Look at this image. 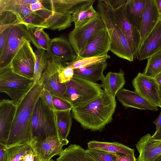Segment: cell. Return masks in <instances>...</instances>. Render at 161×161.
Masks as SVG:
<instances>
[{"mask_svg": "<svg viewBox=\"0 0 161 161\" xmlns=\"http://www.w3.org/2000/svg\"><path fill=\"white\" fill-rule=\"evenodd\" d=\"M116 107L115 99L103 90L96 98L73 107L71 114L72 117L84 129L100 131L112 121Z\"/></svg>", "mask_w": 161, "mask_h": 161, "instance_id": "6da1fadb", "label": "cell"}, {"mask_svg": "<svg viewBox=\"0 0 161 161\" xmlns=\"http://www.w3.org/2000/svg\"><path fill=\"white\" fill-rule=\"evenodd\" d=\"M43 86L39 80L17 105L14 118L6 145L7 148L32 141L31 125L34 108Z\"/></svg>", "mask_w": 161, "mask_h": 161, "instance_id": "7a4b0ae2", "label": "cell"}, {"mask_svg": "<svg viewBox=\"0 0 161 161\" xmlns=\"http://www.w3.org/2000/svg\"><path fill=\"white\" fill-rule=\"evenodd\" d=\"M97 11L109 34L111 41L110 51L121 58L133 61V56L128 43L116 22L112 9L103 0H99Z\"/></svg>", "mask_w": 161, "mask_h": 161, "instance_id": "3957f363", "label": "cell"}, {"mask_svg": "<svg viewBox=\"0 0 161 161\" xmlns=\"http://www.w3.org/2000/svg\"><path fill=\"white\" fill-rule=\"evenodd\" d=\"M31 133V143L50 136H57L60 137L57 125L56 111L49 108L41 93L33 111Z\"/></svg>", "mask_w": 161, "mask_h": 161, "instance_id": "277c9868", "label": "cell"}, {"mask_svg": "<svg viewBox=\"0 0 161 161\" xmlns=\"http://www.w3.org/2000/svg\"><path fill=\"white\" fill-rule=\"evenodd\" d=\"M65 84L67 94L73 107L81 105L96 98L103 91L101 84L74 75Z\"/></svg>", "mask_w": 161, "mask_h": 161, "instance_id": "5b68a950", "label": "cell"}, {"mask_svg": "<svg viewBox=\"0 0 161 161\" xmlns=\"http://www.w3.org/2000/svg\"><path fill=\"white\" fill-rule=\"evenodd\" d=\"M34 84L33 79L15 74L10 66L0 69V92L6 93L17 105Z\"/></svg>", "mask_w": 161, "mask_h": 161, "instance_id": "8992f818", "label": "cell"}, {"mask_svg": "<svg viewBox=\"0 0 161 161\" xmlns=\"http://www.w3.org/2000/svg\"><path fill=\"white\" fill-rule=\"evenodd\" d=\"M65 66L59 59L49 57L47 66L39 80L42 83L43 88L48 90L52 96L72 105L67 94L65 83H61L59 80V72Z\"/></svg>", "mask_w": 161, "mask_h": 161, "instance_id": "52a82bcc", "label": "cell"}, {"mask_svg": "<svg viewBox=\"0 0 161 161\" xmlns=\"http://www.w3.org/2000/svg\"><path fill=\"white\" fill-rule=\"evenodd\" d=\"M36 56L30 42L26 38L12 58L10 66L12 71L19 75L33 79Z\"/></svg>", "mask_w": 161, "mask_h": 161, "instance_id": "ba28073f", "label": "cell"}, {"mask_svg": "<svg viewBox=\"0 0 161 161\" xmlns=\"http://www.w3.org/2000/svg\"><path fill=\"white\" fill-rule=\"evenodd\" d=\"M25 38L29 41L27 28L25 25L20 24L11 26L7 40L0 49V69L10 66L12 58Z\"/></svg>", "mask_w": 161, "mask_h": 161, "instance_id": "9c48e42d", "label": "cell"}, {"mask_svg": "<svg viewBox=\"0 0 161 161\" xmlns=\"http://www.w3.org/2000/svg\"><path fill=\"white\" fill-rule=\"evenodd\" d=\"M105 28L99 15L86 24L75 28L69 33L68 39L76 55H79L92 37Z\"/></svg>", "mask_w": 161, "mask_h": 161, "instance_id": "30bf717a", "label": "cell"}, {"mask_svg": "<svg viewBox=\"0 0 161 161\" xmlns=\"http://www.w3.org/2000/svg\"><path fill=\"white\" fill-rule=\"evenodd\" d=\"M125 3L118 8L112 9L116 22L127 40L135 60L137 58L140 43V32L128 20L125 12Z\"/></svg>", "mask_w": 161, "mask_h": 161, "instance_id": "8fae6325", "label": "cell"}, {"mask_svg": "<svg viewBox=\"0 0 161 161\" xmlns=\"http://www.w3.org/2000/svg\"><path fill=\"white\" fill-rule=\"evenodd\" d=\"M32 0H0V12L10 11L18 17L21 24L29 27L35 25L39 21L36 12H32L29 5Z\"/></svg>", "mask_w": 161, "mask_h": 161, "instance_id": "7c38bea8", "label": "cell"}, {"mask_svg": "<svg viewBox=\"0 0 161 161\" xmlns=\"http://www.w3.org/2000/svg\"><path fill=\"white\" fill-rule=\"evenodd\" d=\"M69 142L67 139H62L58 136H53L31 144L41 161H50L54 156L61 155L64 150L63 147Z\"/></svg>", "mask_w": 161, "mask_h": 161, "instance_id": "4fadbf2b", "label": "cell"}, {"mask_svg": "<svg viewBox=\"0 0 161 161\" xmlns=\"http://www.w3.org/2000/svg\"><path fill=\"white\" fill-rule=\"evenodd\" d=\"M135 91L158 107L160 106L159 85L154 78L139 73L132 81Z\"/></svg>", "mask_w": 161, "mask_h": 161, "instance_id": "5bb4252c", "label": "cell"}, {"mask_svg": "<svg viewBox=\"0 0 161 161\" xmlns=\"http://www.w3.org/2000/svg\"><path fill=\"white\" fill-rule=\"evenodd\" d=\"M36 13L43 19L40 26L44 29L61 31L70 27L73 22L71 14L54 11L43 6Z\"/></svg>", "mask_w": 161, "mask_h": 161, "instance_id": "9a60e30c", "label": "cell"}, {"mask_svg": "<svg viewBox=\"0 0 161 161\" xmlns=\"http://www.w3.org/2000/svg\"><path fill=\"white\" fill-rule=\"evenodd\" d=\"M110 47V39L106 28L91 38L78 56L87 57L107 55Z\"/></svg>", "mask_w": 161, "mask_h": 161, "instance_id": "2e32d148", "label": "cell"}, {"mask_svg": "<svg viewBox=\"0 0 161 161\" xmlns=\"http://www.w3.org/2000/svg\"><path fill=\"white\" fill-rule=\"evenodd\" d=\"M160 18V14L155 0H146L140 30L141 41L139 49Z\"/></svg>", "mask_w": 161, "mask_h": 161, "instance_id": "e0dca14e", "label": "cell"}, {"mask_svg": "<svg viewBox=\"0 0 161 161\" xmlns=\"http://www.w3.org/2000/svg\"><path fill=\"white\" fill-rule=\"evenodd\" d=\"M47 52L49 57L59 59L66 66L77 55L68 38L64 36L51 39Z\"/></svg>", "mask_w": 161, "mask_h": 161, "instance_id": "ac0fdd59", "label": "cell"}, {"mask_svg": "<svg viewBox=\"0 0 161 161\" xmlns=\"http://www.w3.org/2000/svg\"><path fill=\"white\" fill-rule=\"evenodd\" d=\"M17 105L12 100L0 102V143L6 144L14 118Z\"/></svg>", "mask_w": 161, "mask_h": 161, "instance_id": "d6986e66", "label": "cell"}, {"mask_svg": "<svg viewBox=\"0 0 161 161\" xmlns=\"http://www.w3.org/2000/svg\"><path fill=\"white\" fill-rule=\"evenodd\" d=\"M135 146L139 153L136 161H154L161 154L159 140L153 139L149 133L141 137Z\"/></svg>", "mask_w": 161, "mask_h": 161, "instance_id": "ffe728a7", "label": "cell"}, {"mask_svg": "<svg viewBox=\"0 0 161 161\" xmlns=\"http://www.w3.org/2000/svg\"><path fill=\"white\" fill-rule=\"evenodd\" d=\"M161 51V18L141 45L136 59H147Z\"/></svg>", "mask_w": 161, "mask_h": 161, "instance_id": "44dd1931", "label": "cell"}, {"mask_svg": "<svg viewBox=\"0 0 161 161\" xmlns=\"http://www.w3.org/2000/svg\"><path fill=\"white\" fill-rule=\"evenodd\" d=\"M118 100L125 108L141 110L158 111L157 107L144 99L136 92L122 88L116 94Z\"/></svg>", "mask_w": 161, "mask_h": 161, "instance_id": "7402d4cb", "label": "cell"}, {"mask_svg": "<svg viewBox=\"0 0 161 161\" xmlns=\"http://www.w3.org/2000/svg\"><path fill=\"white\" fill-rule=\"evenodd\" d=\"M94 0H41L42 5L53 11L71 14L75 13L82 7L93 4Z\"/></svg>", "mask_w": 161, "mask_h": 161, "instance_id": "603a6c76", "label": "cell"}, {"mask_svg": "<svg viewBox=\"0 0 161 161\" xmlns=\"http://www.w3.org/2000/svg\"><path fill=\"white\" fill-rule=\"evenodd\" d=\"M108 65L106 61L75 69H74V75L94 83L99 80L102 81L105 77L103 71Z\"/></svg>", "mask_w": 161, "mask_h": 161, "instance_id": "cb8c5ba5", "label": "cell"}, {"mask_svg": "<svg viewBox=\"0 0 161 161\" xmlns=\"http://www.w3.org/2000/svg\"><path fill=\"white\" fill-rule=\"evenodd\" d=\"M102 81L101 85L103 90L115 98L117 93L123 88L125 84L124 72L121 69L117 73L109 72Z\"/></svg>", "mask_w": 161, "mask_h": 161, "instance_id": "d4e9b609", "label": "cell"}, {"mask_svg": "<svg viewBox=\"0 0 161 161\" xmlns=\"http://www.w3.org/2000/svg\"><path fill=\"white\" fill-rule=\"evenodd\" d=\"M146 0H127L125 12L129 22L139 31Z\"/></svg>", "mask_w": 161, "mask_h": 161, "instance_id": "484cf974", "label": "cell"}, {"mask_svg": "<svg viewBox=\"0 0 161 161\" xmlns=\"http://www.w3.org/2000/svg\"><path fill=\"white\" fill-rule=\"evenodd\" d=\"M56 161H99L80 146L71 144L64 150Z\"/></svg>", "mask_w": 161, "mask_h": 161, "instance_id": "4316f807", "label": "cell"}, {"mask_svg": "<svg viewBox=\"0 0 161 161\" xmlns=\"http://www.w3.org/2000/svg\"><path fill=\"white\" fill-rule=\"evenodd\" d=\"M89 149H95L113 153L134 155V150L117 142H109L92 141L87 143Z\"/></svg>", "mask_w": 161, "mask_h": 161, "instance_id": "83f0119b", "label": "cell"}, {"mask_svg": "<svg viewBox=\"0 0 161 161\" xmlns=\"http://www.w3.org/2000/svg\"><path fill=\"white\" fill-rule=\"evenodd\" d=\"M27 29L29 41L36 49L47 51L51 39L48 34L44 31V29L41 26H37L27 28Z\"/></svg>", "mask_w": 161, "mask_h": 161, "instance_id": "f1b7e54d", "label": "cell"}, {"mask_svg": "<svg viewBox=\"0 0 161 161\" xmlns=\"http://www.w3.org/2000/svg\"><path fill=\"white\" fill-rule=\"evenodd\" d=\"M93 4L84 5L72 15L75 28L82 26L96 18L99 14L94 8Z\"/></svg>", "mask_w": 161, "mask_h": 161, "instance_id": "f546056e", "label": "cell"}, {"mask_svg": "<svg viewBox=\"0 0 161 161\" xmlns=\"http://www.w3.org/2000/svg\"><path fill=\"white\" fill-rule=\"evenodd\" d=\"M72 110L56 111L58 130L60 137L67 139L72 124Z\"/></svg>", "mask_w": 161, "mask_h": 161, "instance_id": "4dcf8cb0", "label": "cell"}, {"mask_svg": "<svg viewBox=\"0 0 161 161\" xmlns=\"http://www.w3.org/2000/svg\"><path fill=\"white\" fill-rule=\"evenodd\" d=\"M110 58V56L108 54L87 57H81L76 55L72 61L67 62L66 65L75 69L106 61Z\"/></svg>", "mask_w": 161, "mask_h": 161, "instance_id": "1f68e13d", "label": "cell"}, {"mask_svg": "<svg viewBox=\"0 0 161 161\" xmlns=\"http://www.w3.org/2000/svg\"><path fill=\"white\" fill-rule=\"evenodd\" d=\"M36 61L34 67V82L36 83L40 80L47 66L49 56L44 50L36 49L35 52Z\"/></svg>", "mask_w": 161, "mask_h": 161, "instance_id": "d6a6232c", "label": "cell"}, {"mask_svg": "<svg viewBox=\"0 0 161 161\" xmlns=\"http://www.w3.org/2000/svg\"><path fill=\"white\" fill-rule=\"evenodd\" d=\"M10 161H20L27 155L35 152L31 143L8 148Z\"/></svg>", "mask_w": 161, "mask_h": 161, "instance_id": "836d02e7", "label": "cell"}, {"mask_svg": "<svg viewBox=\"0 0 161 161\" xmlns=\"http://www.w3.org/2000/svg\"><path fill=\"white\" fill-rule=\"evenodd\" d=\"M161 72V51L147 58V65L143 73L146 75L155 78Z\"/></svg>", "mask_w": 161, "mask_h": 161, "instance_id": "e575fe53", "label": "cell"}, {"mask_svg": "<svg viewBox=\"0 0 161 161\" xmlns=\"http://www.w3.org/2000/svg\"><path fill=\"white\" fill-rule=\"evenodd\" d=\"M87 152L99 161H116L115 153L95 149L86 150Z\"/></svg>", "mask_w": 161, "mask_h": 161, "instance_id": "d590c367", "label": "cell"}, {"mask_svg": "<svg viewBox=\"0 0 161 161\" xmlns=\"http://www.w3.org/2000/svg\"><path fill=\"white\" fill-rule=\"evenodd\" d=\"M74 74V69L69 66L63 67L59 73L60 82L61 83H65L69 81Z\"/></svg>", "mask_w": 161, "mask_h": 161, "instance_id": "8d00e7d4", "label": "cell"}, {"mask_svg": "<svg viewBox=\"0 0 161 161\" xmlns=\"http://www.w3.org/2000/svg\"><path fill=\"white\" fill-rule=\"evenodd\" d=\"M53 103L56 110L72 109L73 106L69 103L56 97L52 96Z\"/></svg>", "mask_w": 161, "mask_h": 161, "instance_id": "74e56055", "label": "cell"}, {"mask_svg": "<svg viewBox=\"0 0 161 161\" xmlns=\"http://www.w3.org/2000/svg\"><path fill=\"white\" fill-rule=\"evenodd\" d=\"M41 95L49 108L51 110L55 111L56 109L53 104L52 96L49 92L48 90L43 88L42 92Z\"/></svg>", "mask_w": 161, "mask_h": 161, "instance_id": "f35d334b", "label": "cell"}, {"mask_svg": "<svg viewBox=\"0 0 161 161\" xmlns=\"http://www.w3.org/2000/svg\"><path fill=\"white\" fill-rule=\"evenodd\" d=\"M0 161H10L8 148L5 144L0 143Z\"/></svg>", "mask_w": 161, "mask_h": 161, "instance_id": "ab89813d", "label": "cell"}, {"mask_svg": "<svg viewBox=\"0 0 161 161\" xmlns=\"http://www.w3.org/2000/svg\"><path fill=\"white\" fill-rule=\"evenodd\" d=\"M127 0H107L103 1L109 7L113 9H115L121 7L125 3Z\"/></svg>", "mask_w": 161, "mask_h": 161, "instance_id": "60d3db41", "label": "cell"}, {"mask_svg": "<svg viewBox=\"0 0 161 161\" xmlns=\"http://www.w3.org/2000/svg\"><path fill=\"white\" fill-rule=\"evenodd\" d=\"M115 154L116 158V161H136L135 156L119 153Z\"/></svg>", "mask_w": 161, "mask_h": 161, "instance_id": "b9f144b4", "label": "cell"}, {"mask_svg": "<svg viewBox=\"0 0 161 161\" xmlns=\"http://www.w3.org/2000/svg\"><path fill=\"white\" fill-rule=\"evenodd\" d=\"M30 10L36 12L41 9L43 7L41 0H32L29 5Z\"/></svg>", "mask_w": 161, "mask_h": 161, "instance_id": "7bdbcfd3", "label": "cell"}, {"mask_svg": "<svg viewBox=\"0 0 161 161\" xmlns=\"http://www.w3.org/2000/svg\"><path fill=\"white\" fill-rule=\"evenodd\" d=\"M10 27H8L0 32V49L3 47L7 40Z\"/></svg>", "mask_w": 161, "mask_h": 161, "instance_id": "ee69618b", "label": "cell"}, {"mask_svg": "<svg viewBox=\"0 0 161 161\" xmlns=\"http://www.w3.org/2000/svg\"><path fill=\"white\" fill-rule=\"evenodd\" d=\"M156 125V130L154 133H157L161 128V111L158 117L153 121Z\"/></svg>", "mask_w": 161, "mask_h": 161, "instance_id": "f6af8a7d", "label": "cell"}, {"mask_svg": "<svg viewBox=\"0 0 161 161\" xmlns=\"http://www.w3.org/2000/svg\"><path fill=\"white\" fill-rule=\"evenodd\" d=\"M36 154L35 152L26 155L23 158L24 161H35Z\"/></svg>", "mask_w": 161, "mask_h": 161, "instance_id": "bcb514c9", "label": "cell"}, {"mask_svg": "<svg viewBox=\"0 0 161 161\" xmlns=\"http://www.w3.org/2000/svg\"><path fill=\"white\" fill-rule=\"evenodd\" d=\"M152 138L156 140L161 139V128L157 133L152 136Z\"/></svg>", "mask_w": 161, "mask_h": 161, "instance_id": "7dc6e473", "label": "cell"}, {"mask_svg": "<svg viewBox=\"0 0 161 161\" xmlns=\"http://www.w3.org/2000/svg\"><path fill=\"white\" fill-rule=\"evenodd\" d=\"M154 78L159 85L161 86V72L157 75Z\"/></svg>", "mask_w": 161, "mask_h": 161, "instance_id": "c3c4849f", "label": "cell"}, {"mask_svg": "<svg viewBox=\"0 0 161 161\" xmlns=\"http://www.w3.org/2000/svg\"><path fill=\"white\" fill-rule=\"evenodd\" d=\"M159 12L161 13V0H155Z\"/></svg>", "mask_w": 161, "mask_h": 161, "instance_id": "681fc988", "label": "cell"}, {"mask_svg": "<svg viewBox=\"0 0 161 161\" xmlns=\"http://www.w3.org/2000/svg\"><path fill=\"white\" fill-rule=\"evenodd\" d=\"M159 96L160 98V106L161 108V86H159Z\"/></svg>", "mask_w": 161, "mask_h": 161, "instance_id": "f907efd6", "label": "cell"}, {"mask_svg": "<svg viewBox=\"0 0 161 161\" xmlns=\"http://www.w3.org/2000/svg\"><path fill=\"white\" fill-rule=\"evenodd\" d=\"M154 161H161V154L158 155Z\"/></svg>", "mask_w": 161, "mask_h": 161, "instance_id": "816d5d0a", "label": "cell"}, {"mask_svg": "<svg viewBox=\"0 0 161 161\" xmlns=\"http://www.w3.org/2000/svg\"><path fill=\"white\" fill-rule=\"evenodd\" d=\"M35 161H41L38 158L37 155L36 156ZM50 161H53L52 160H51Z\"/></svg>", "mask_w": 161, "mask_h": 161, "instance_id": "f5cc1de1", "label": "cell"}, {"mask_svg": "<svg viewBox=\"0 0 161 161\" xmlns=\"http://www.w3.org/2000/svg\"><path fill=\"white\" fill-rule=\"evenodd\" d=\"M160 142V145H161V140H159Z\"/></svg>", "mask_w": 161, "mask_h": 161, "instance_id": "db71d44e", "label": "cell"}, {"mask_svg": "<svg viewBox=\"0 0 161 161\" xmlns=\"http://www.w3.org/2000/svg\"><path fill=\"white\" fill-rule=\"evenodd\" d=\"M20 161H24V159H22V160H20Z\"/></svg>", "mask_w": 161, "mask_h": 161, "instance_id": "11a10c76", "label": "cell"}, {"mask_svg": "<svg viewBox=\"0 0 161 161\" xmlns=\"http://www.w3.org/2000/svg\"><path fill=\"white\" fill-rule=\"evenodd\" d=\"M160 17L161 18V13H160Z\"/></svg>", "mask_w": 161, "mask_h": 161, "instance_id": "9f6ffc18", "label": "cell"}]
</instances>
